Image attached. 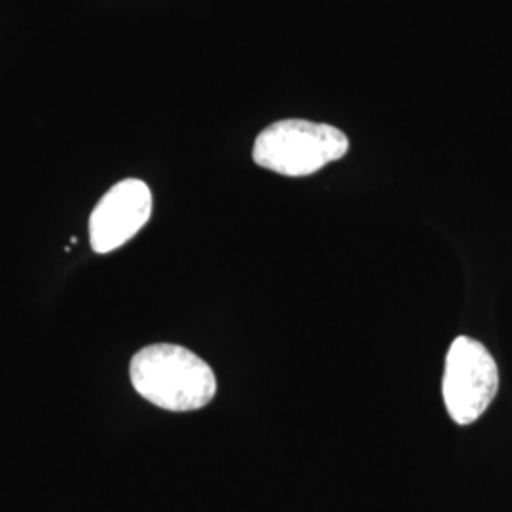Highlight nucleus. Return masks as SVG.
Returning <instances> with one entry per match:
<instances>
[{"label":"nucleus","instance_id":"f257e3e1","mask_svg":"<svg viewBox=\"0 0 512 512\" xmlns=\"http://www.w3.org/2000/svg\"><path fill=\"white\" fill-rule=\"evenodd\" d=\"M129 378L145 401L169 412L200 410L217 395L211 366L175 344H154L137 351L129 365Z\"/></svg>","mask_w":512,"mask_h":512},{"label":"nucleus","instance_id":"7ed1b4c3","mask_svg":"<svg viewBox=\"0 0 512 512\" xmlns=\"http://www.w3.org/2000/svg\"><path fill=\"white\" fill-rule=\"evenodd\" d=\"M499 389V370L492 353L469 336H458L446 355L442 397L458 425L475 423L492 404Z\"/></svg>","mask_w":512,"mask_h":512},{"label":"nucleus","instance_id":"20e7f679","mask_svg":"<svg viewBox=\"0 0 512 512\" xmlns=\"http://www.w3.org/2000/svg\"><path fill=\"white\" fill-rule=\"evenodd\" d=\"M152 215V192L139 179L114 184L95 205L90 217V241L99 255L112 253L135 238Z\"/></svg>","mask_w":512,"mask_h":512},{"label":"nucleus","instance_id":"f03ea898","mask_svg":"<svg viewBox=\"0 0 512 512\" xmlns=\"http://www.w3.org/2000/svg\"><path fill=\"white\" fill-rule=\"evenodd\" d=\"M344 131L308 120H281L256 137V165L285 177H308L348 154Z\"/></svg>","mask_w":512,"mask_h":512}]
</instances>
